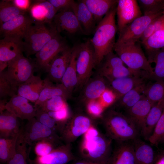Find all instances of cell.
Segmentation results:
<instances>
[{
	"label": "cell",
	"mask_w": 164,
	"mask_h": 164,
	"mask_svg": "<svg viewBox=\"0 0 164 164\" xmlns=\"http://www.w3.org/2000/svg\"><path fill=\"white\" fill-rule=\"evenodd\" d=\"M35 118L40 123L51 128L56 132H59V129L55 120L49 114L48 112L41 108H36Z\"/></svg>",
	"instance_id": "45"
},
{
	"label": "cell",
	"mask_w": 164,
	"mask_h": 164,
	"mask_svg": "<svg viewBox=\"0 0 164 164\" xmlns=\"http://www.w3.org/2000/svg\"><path fill=\"white\" fill-rule=\"evenodd\" d=\"M8 68L4 70L6 77L12 87L18 88L34 74L36 69L35 61L25 57L23 54L8 63Z\"/></svg>",
	"instance_id": "6"
},
{
	"label": "cell",
	"mask_w": 164,
	"mask_h": 164,
	"mask_svg": "<svg viewBox=\"0 0 164 164\" xmlns=\"http://www.w3.org/2000/svg\"><path fill=\"white\" fill-rule=\"evenodd\" d=\"M45 79V84L40 93L38 100L35 103L34 106L36 108L53 97L60 96L66 99L70 97L71 94L62 83L54 84L47 78Z\"/></svg>",
	"instance_id": "26"
},
{
	"label": "cell",
	"mask_w": 164,
	"mask_h": 164,
	"mask_svg": "<svg viewBox=\"0 0 164 164\" xmlns=\"http://www.w3.org/2000/svg\"><path fill=\"white\" fill-rule=\"evenodd\" d=\"M48 1L54 6L57 12L72 9L75 2L73 0H49Z\"/></svg>",
	"instance_id": "50"
},
{
	"label": "cell",
	"mask_w": 164,
	"mask_h": 164,
	"mask_svg": "<svg viewBox=\"0 0 164 164\" xmlns=\"http://www.w3.org/2000/svg\"><path fill=\"white\" fill-rule=\"evenodd\" d=\"M104 77L98 75L89 79L82 89L83 100L85 103L99 98L107 88Z\"/></svg>",
	"instance_id": "30"
},
{
	"label": "cell",
	"mask_w": 164,
	"mask_h": 164,
	"mask_svg": "<svg viewBox=\"0 0 164 164\" xmlns=\"http://www.w3.org/2000/svg\"><path fill=\"white\" fill-rule=\"evenodd\" d=\"M142 44L147 53L164 47V27L155 32Z\"/></svg>",
	"instance_id": "38"
},
{
	"label": "cell",
	"mask_w": 164,
	"mask_h": 164,
	"mask_svg": "<svg viewBox=\"0 0 164 164\" xmlns=\"http://www.w3.org/2000/svg\"><path fill=\"white\" fill-rule=\"evenodd\" d=\"M93 15L95 23H99L103 18L117 5L115 0H82Z\"/></svg>",
	"instance_id": "28"
},
{
	"label": "cell",
	"mask_w": 164,
	"mask_h": 164,
	"mask_svg": "<svg viewBox=\"0 0 164 164\" xmlns=\"http://www.w3.org/2000/svg\"><path fill=\"white\" fill-rule=\"evenodd\" d=\"M34 22L25 14L17 16L0 25V34L6 37L22 41L28 29Z\"/></svg>",
	"instance_id": "12"
},
{
	"label": "cell",
	"mask_w": 164,
	"mask_h": 164,
	"mask_svg": "<svg viewBox=\"0 0 164 164\" xmlns=\"http://www.w3.org/2000/svg\"><path fill=\"white\" fill-rule=\"evenodd\" d=\"M83 136L79 149L81 158L106 164L112 152V140L101 133L95 125Z\"/></svg>",
	"instance_id": "2"
},
{
	"label": "cell",
	"mask_w": 164,
	"mask_h": 164,
	"mask_svg": "<svg viewBox=\"0 0 164 164\" xmlns=\"http://www.w3.org/2000/svg\"><path fill=\"white\" fill-rule=\"evenodd\" d=\"M133 141L136 164H154L155 155L152 147L138 138Z\"/></svg>",
	"instance_id": "31"
},
{
	"label": "cell",
	"mask_w": 164,
	"mask_h": 164,
	"mask_svg": "<svg viewBox=\"0 0 164 164\" xmlns=\"http://www.w3.org/2000/svg\"><path fill=\"white\" fill-rule=\"evenodd\" d=\"M144 95L154 104L164 99V81L157 80L152 83L148 84Z\"/></svg>",
	"instance_id": "36"
},
{
	"label": "cell",
	"mask_w": 164,
	"mask_h": 164,
	"mask_svg": "<svg viewBox=\"0 0 164 164\" xmlns=\"http://www.w3.org/2000/svg\"><path fill=\"white\" fill-rule=\"evenodd\" d=\"M155 104L145 96L132 107L125 110L126 115L141 130L151 108Z\"/></svg>",
	"instance_id": "23"
},
{
	"label": "cell",
	"mask_w": 164,
	"mask_h": 164,
	"mask_svg": "<svg viewBox=\"0 0 164 164\" xmlns=\"http://www.w3.org/2000/svg\"><path fill=\"white\" fill-rule=\"evenodd\" d=\"M162 13L144 15L136 19L119 33L118 37L116 42L122 43H137L148 25Z\"/></svg>",
	"instance_id": "11"
},
{
	"label": "cell",
	"mask_w": 164,
	"mask_h": 164,
	"mask_svg": "<svg viewBox=\"0 0 164 164\" xmlns=\"http://www.w3.org/2000/svg\"><path fill=\"white\" fill-rule=\"evenodd\" d=\"M66 100L62 97L56 96L46 101L38 107L47 112L55 111L60 109L67 104Z\"/></svg>",
	"instance_id": "43"
},
{
	"label": "cell",
	"mask_w": 164,
	"mask_h": 164,
	"mask_svg": "<svg viewBox=\"0 0 164 164\" xmlns=\"http://www.w3.org/2000/svg\"><path fill=\"white\" fill-rule=\"evenodd\" d=\"M147 84L146 82L141 84L122 96L118 100L119 106L126 110L134 105L145 96Z\"/></svg>",
	"instance_id": "32"
},
{
	"label": "cell",
	"mask_w": 164,
	"mask_h": 164,
	"mask_svg": "<svg viewBox=\"0 0 164 164\" xmlns=\"http://www.w3.org/2000/svg\"><path fill=\"white\" fill-rule=\"evenodd\" d=\"M72 48V51L70 61L62 78L61 83L71 95L73 91L76 89L78 84L76 63L78 53V44L74 45Z\"/></svg>",
	"instance_id": "29"
},
{
	"label": "cell",
	"mask_w": 164,
	"mask_h": 164,
	"mask_svg": "<svg viewBox=\"0 0 164 164\" xmlns=\"http://www.w3.org/2000/svg\"><path fill=\"white\" fill-rule=\"evenodd\" d=\"M101 121L106 135L118 143L138 138L139 131L125 114L113 110L104 113Z\"/></svg>",
	"instance_id": "3"
},
{
	"label": "cell",
	"mask_w": 164,
	"mask_h": 164,
	"mask_svg": "<svg viewBox=\"0 0 164 164\" xmlns=\"http://www.w3.org/2000/svg\"><path fill=\"white\" fill-rule=\"evenodd\" d=\"M53 25L59 33L62 31L71 34L82 32L80 25L72 9L57 13L54 18Z\"/></svg>",
	"instance_id": "18"
},
{
	"label": "cell",
	"mask_w": 164,
	"mask_h": 164,
	"mask_svg": "<svg viewBox=\"0 0 164 164\" xmlns=\"http://www.w3.org/2000/svg\"><path fill=\"white\" fill-rule=\"evenodd\" d=\"M143 70L134 71L131 70L124 65L118 67L99 75L106 78L110 82L115 79L126 77L141 74L144 73Z\"/></svg>",
	"instance_id": "39"
},
{
	"label": "cell",
	"mask_w": 164,
	"mask_h": 164,
	"mask_svg": "<svg viewBox=\"0 0 164 164\" xmlns=\"http://www.w3.org/2000/svg\"><path fill=\"white\" fill-rule=\"evenodd\" d=\"M118 143L106 164H136L133 143L127 141Z\"/></svg>",
	"instance_id": "20"
},
{
	"label": "cell",
	"mask_w": 164,
	"mask_h": 164,
	"mask_svg": "<svg viewBox=\"0 0 164 164\" xmlns=\"http://www.w3.org/2000/svg\"><path fill=\"white\" fill-rule=\"evenodd\" d=\"M164 135V109L162 114L158 122L153 134L149 141L152 144L157 145Z\"/></svg>",
	"instance_id": "48"
},
{
	"label": "cell",
	"mask_w": 164,
	"mask_h": 164,
	"mask_svg": "<svg viewBox=\"0 0 164 164\" xmlns=\"http://www.w3.org/2000/svg\"><path fill=\"white\" fill-rule=\"evenodd\" d=\"M25 13L18 8L12 0H2L0 2V25Z\"/></svg>",
	"instance_id": "35"
},
{
	"label": "cell",
	"mask_w": 164,
	"mask_h": 164,
	"mask_svg": "<svg viewBox=\"0 0 164 164\" xmlns=\"http://www.w3.org/2000/svg\"><path fill=\"white\" fill-rule=\"evenodd\" d=\"M72 9L80 25L82 33L88 35L94 31L96 23L94 16L81 0L77 2H75Z\"/></svg>",
	"instance_id": "24"
},
{
	"label": "cell",
	"mask_w": 164,
	"mask_h": 164,
	"mask_svg": "<svg viewBox=\"0 0 164 164\" xmlns=\"http://www.w3.org/2000/svg\"><path fill=\"white\" fill-rule=\"evenodd\" d=\"M98 99L104 109L111 105L117 100L116 95L110 88H107Z\"/></svg>",
	"instance_id": "49"
},
{
	"label": "cell",
	"mask_w": 164,
	"mask_h": 164,
	"mask_svg": "<svg viewBox=\"0 0 164 164\" xmlns=\"http://www.w3.org/2000/svg\"><path fill=\"white\" fill-rule=\"evenodd\" d=\"M20 134L23 140L30 146L41 140H49L57 145L61 141L56 132L40 123L35 117L28 120L25 126L21 128Z\"/></svg>",
	"instance_id": "8"
},
{
	"label": "cell",
	"mask_w": 164,
	"mask_h": 164,
	"mask_svg": "<svg viewBox=\"0 0 164 164\" xmlns=\"http://www.w3.org/2000/svg\"><path fill=\"white\" fill-rule=\"evenodd\" d=\"M149 63L154 62L155 67L150 79L164 81V47L148 53Z\"/></svg>",
	"instance_id": "33"
},
{
	"label": "cell",
	"mask_w": 164,
	"mask_h": 164,
	"mask_svg": "<svg viewBox=\"0 0 164 164\" xmlns=\"http://www.w3.org/2000/svg\"><path fill=\"white\" fill-rule=\"evenodd\" d=\"M138 2L144 15L161 13L164 9V0H138Z\"/></svg>",
	"instance_id": "40"
},
{
	"label": "cell",
	"mask_w": 164,
	"mask_h": 164,
	"mask_svg": "<svg viewBox=\"0 0 164 164\" xmlns=\"http://www.w3.org/2000/svg\"><path fill=\"white\" fill-rule=\"evenodd\" d=\"M116 6L98 24L92 38L90 39L94 51L95 67H98L104 57L114 50L118 30L115 20Z\"/></svg>",
	"instance_id": "1"
},
{
	"label": "cell",
	"mask_w": 164,
	"mask_h": 164,
	"mask_svg": "<svg viewBox=\"0 0 164 164\" xmlns=\"http://www.w3.org/2000/svg\"><path fill=\"white\" fill-rule=\"evenodd\" d=\"M164 109V99L155 103L151 108L140 131L141 134L146 140L153 133Z\"/></svg>",
	"instance_id": "25"
},
{
	"label": "cell",
	"mask_w": 164,
	"mask_h": 164,
	"mask_svg": "<svg viewBox=\"0 0 164 164\" xmlns=\"http://www.w3.org/2000/svg\"><path fill=\"white\" fill-rule=\"evenodd\" d=\"M76 159L72 152L71 144L67 143L57 146L46 155L37 156L32 162L34 164H67Z\"/></svg>",
	"instance_id": "14"
},
{
	"label": "cell",
	"mask_w": 164,
	"mask_h": 164,
	"mask_svg": "<svg viewBox=\"0 0 164 164\" xmlns=\"http://www.w3.org/2000/svg\"><path fill=\"white\" fill-rule=\"evenodd\" d=\"M7 102L6 99H0V113L6 110L5 105Z\"/></svg>",
	"instance_id": "55"
},
{
	"label": "cell",
	"mask_w": 164,
	"mask_h": 164,
	"mask_svg": "<svg viewBox=\"0 0 164 164\" xmlns=\"http://www.w3.org/2000/svg\"><path fill=\"white\" fill-rule=\"evenodd\" d=\"M18 118L7 110L0 113V138L16 136L21 128Z\"/></svg>",
	"instance_id": "27"
},
{
	"label": "cell",
	"mask_w": 164,
	"mask_h": 164,
	"mask_svg": "<svg viewBox=\"0 0 164 164\" xmlns=\"http://www.w3.org/2000/svg\"><path fill=\"white\" fill-rule=\"evenodd\" d=\"M48 113L56 122L60 132L72 115L67 104L58 111Z\"/></svg>",
	"instance_id": "42"
},
{
	"label": "cell",
	"mask_w": 164,
	"mask_h": 164,
	"mask_svg": "<svg viewBox=\"0 0 164 164\" xmlns=\"http://www.w3.org/2000/svg\"><path fill=\"white\" fill-rule=\"evenodd\" d=\"M148 79H149V73L145 72L141 74L115 79L110 82L111 89L116 95L118 101L133 88L145 82Z\"/></svg>",
	"instance_id": "19"
},
{
	"label": "cell",
	"mask_w": 164,
	"mask_h": 164,
	"mask_svg": "<svg viewBox=\"0 0 164 164\" xmlns=\"http://www.w3.org/2000/svg\"><path fill=\"white\" fill-rule=\"evenodd\" d=\"M26 145L27 144L23 140L20 132L15 152L6 163L7 164H27L26 161L28 152Z\"/></svg>",
	"instance_id": "37"
},
{
	"label": "cell",
	"mask_w": 164,
	"mask_h": 164,
	"mask_svg": "<svg viewBox=\"0 0 164 164\" xmlns=\"http://www.w3.org/2000/svg\"><path fill=\"white\" fill-rule=\"evenodd\" d=\"M46 80L34 75L18 88L17 94L23 97L34 103L38 100L44 87Z\"/></svg>",
	"instance_id": "21"
},
{
	"label": "cell",
	"mask_w": 164,
	"mask_h": 164,
	"mask_svg": "<svg viewBox=\"0 0 164 164\" xmlns=\"http://www.w3.org/2000/svg\"><path fill=\"white\" fill-rule=\"evenodd\" d=\"M28 11L34 23L48 24H52L57 13L56 9L48 0L32 1Z\"/></svg>",
	"instance_id": "17"
},
{
	"label": "cell",
	"mask_w": 164,
	"mask_h": 164,
	"mask_svg": "<svg viewBox=\"0 0 164 164\" xmlns=\"http://www.w3.org/2000/svg\"><path fill=\"white\" fill-rule=\"evenodd\" d=\"M29 101L23 97L15 95L7 102L5 109L18 118L29 120L35 117L36 112V108Z\"/></svg>",
	"instance_id": "16"
},
{
	"label": "cell",
	"mask_w": 164,
	"mask_h": 164,
	"mask_svg": "<svg viewBox=\"0 0 164 164\" xmlns=\"http://www.w3.org/2000/svg\"><path fill=\"white\" fill-rule=\"evenodd\" d=\"M68 47L64 39L58 33L35 54L36 69L46 72L53 59Z\"/></svg>",
	"instance_id": "10"
},
{
	"label": "cell",
	"mask_w": 164,
	"mask_h": 164,
	"mask_svg": "<svg viewBox=\"0 0 164 164\" xmlns=\"http://www.w3.org/2000/svg\"><path fill=\"white\" fill-rule=\"evenodd\" d=\"M14 4L19 9L26 12L28 11L32 1L29 0H12Z\"/></svg>",
	"instance_id": "51"
},
{
	"label": "cell",
	"mask_w": 164,
	"mask_h": 164,
	"mask_svg": "<svg viewBox=\"0 0 164 164\" xmlns=\"http://www.w3.org/2000/svg\"><path fill=\"white\" fill-rule=\"evenodd\" d=\"M20 132L14 137L0 138V161L1 162L7 163L15 153Z\"/></svg>",
	"instance_id": "34"
},
{
	"label": "cell",
	"mask_w": 164,
	"mask_h": 164,
	"mask_svg": "<svg viewBox=\"0 0 164 164\" xmlns=\"http://www.w3.org/2000/svg\"><path fill=\"white\" fill-rule=\"evenodd\" d=\"M124 63L116 54L111 52L104 58L98 67V74L111 70L118 67L124 65Z\"/></svg>",
	"instance_id": "41"
},
{
	"label": "cell",
	"mask_w": 164,
	"mask_h": 164,
	"mask_svg": "<svg viewBox=\"0 0 164 164\" xmlns=\"http://www.w3.org/2000/svg\"><path fill=\"white\" fill-rule=\"evenodd\" d=\"M57 145L49 140H41L35 143L34 150L37 156H42L50 153Z\"/></svg>",
	"instance_id": "46"
},
{
	"label": "cell",
	"mask_w": 164,
	"mask_h": 164,
	"mask_svg": "<svg viewBox=\"0 0 164 164\" xmlns=\"http://www.w3.org/2000/svg\"><path fill=\"white\" fill-rule=\"evenodd\" d=\"M94 125L89 116L80 113L72 115L60 132L61 140L65 144H71Z\"/></svg>",
	"instance_id": "9"
},
{
	"label": "cell",
	"mask_w": 164,
	"mask_h": 164,
	"mask_svg": "<svg viewBox=\"0 0 164 164\" xmlns=\"http://www.w3.org/2000/svg\"><path fill=\"white\" fill-rule=\"evenodd\" d=\"M95 67L94 52L90 39L78 44L76 67L78 78L76 89H82L90 79Z\"/></svg>",
	"instance_id": "7"
},
{
	"label": "cell",
	"mask_w": 164,
	"mask_h": 164,
	"mask_svg": "<svg viewBox=\"0 0 164 164\" xmlns=\"http://www.w3.org/2000/svg\"><path fill=\"white\" fill-rule=\"evenodd\" d=\"M34 23L28 29L22 40L23 52L27 57L36 54L58 33L53 24Z\"/></svg>",
	"instance_id": "4"
},
{
	"label": "cell",
	"mask_w": 164,
	"mask_h": 164,
	"mask_svg": "<svg viewBox=\"0 0 164 164\" xmlns=\"http://www.w3.org/2000/svg\"><path fill=\"white\" fill-rule=\"evenodd\" d=\"M23 52L22 41L3 37L0 40V65L8 66L9 62Z\"/></svg>",
	"instance_id": "22"
},
{
	"label": "cell",
	"mask_w": 164,
	"mask_h": 164,
	"mask_svg": "<svg viewBox=\"0 0 164 164\" xmlns=\"http://www.w3.org/2000/svg\"><path fill=\"white\" fill-rule=\"evenodd\" d=\"M72 48L68 47L59 53L50 63L46 72L47 77L52 82L61 83L71 58Z\"/></svg>",
	"instance_id": "15"
},
{
	"label": "cell",
	"mask_w": 164,
	"mask_h": 164,
	"mask_svg": "<svg viewBox=\"0 0 164 164\" xmlns=\"http://www.w3.org/2000/svg\"><path fill=\"white\" fill-rule=\"evenodd\" d=\"M85 104L86 111L89 116L93 119L101 118L104 109L98 100H90Z\"/></svg>",
	"instance_id": "47"
},
{
	"label": "cell",
	"mask_w": 164,
	"mask_h": 164,
	"mask_svg": "<svg viewBox=\"0 0 164 164\" xmlns=\"http://www.w3.org/2000/svg\"><path fill=\"white\" fill-rule=\"evenodd\" d=\"M116 14L119 33L126 26L141 16L142 13L137 1L119 0L116 6Z\"/></svg>",
	"instance_id": "13"
},
{
	"label": "cell",
	"mask_w": 164,
	"mask_h": 164,
	"mask_svg": "<svg viewBox=\"0 0 164 164\" xmlns=\"http://www.w3.org/2000/svg\"><path fill=\"white\" fill-rule=\"evenodd\" d=\"M17 91L7 79L4 71L0 72V99H5L8 97H12L17 94Z\"/></svg>",
	"instance_id": "44"
},
{
	"label": "cell",
	"mask_w": 164,
	"mask_h": 164,
	"mask_svg": "<svg viewBox=\"0 0 164 164\" xmlns=\"http://www.w3.org/2000/svg\"><path fill=\"white\" fill-rule=\"evenodd\" d=\"M113 50L129 69L136 71H145L149 74L150 79L154 69L139 45L136 43L116 42Z\"/></svg>",
	"instance_id": "5"
},
{
	"label": "cell",
	"mask_w": 164,
	"mask_h": 164,
	"mask_svg": "<svg viewBox=\"0 0 164 164\" xmlns=\"http://www.w3.org/2000/svg\"><path fill=\"white\" fill-rule=\"evenodd\" d=\"M154 164H164V151L155 155Z\"/></svg>",
	"instance_id": "53"
},
{
	"label": "cell",
	"mask_w": 164,
	"mask_h": 164,
	"mask_svg": "<svg viewBox=\"0 0 164 164\" xmlns=\"http://www.w3.org/2000/svg\"><path fill=\"white\" fill-rule=\"evenodd\" d=\"M154 20L147 27L140 38L139 40L142 43L149 38L155 32Z\"/></svg>",
	"instance_id": "52"
},
{
	"label": "cell",
	"mask_w": 164,
	"mask_h": 164,
	"mask_svg": "<svg viewBox=\"0 0 164 164\" xmlns=\"http://www.w3.org/2000/svg\"><path fill=\"white\" fill-rule=\"evenodd\" d=\"M73 164H103L81 158L76 159Z\"/></svg>",
	"instance_id": "54"
},
{
	"label": "cell",
	"mask_w": 164,
	"mask_h": 164,
	"mask_svg": "<svg viewBox=\"0 0 164 164\" xmlns=\"http://www.w3.org/2000/svg\"><path fill=\"white\" fill-rule=\"evenodd\" d=\"M160 143L164 144V135L160 140L159 143Z\"/></svg>",
	"instance_id": "56"
}]
</instances>
